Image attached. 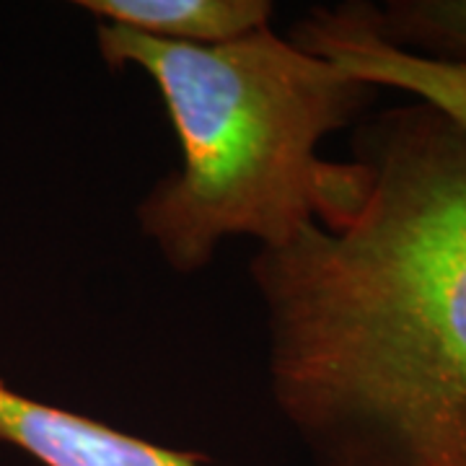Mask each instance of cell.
<instances>
[{
    "label": "cell",
    "instance_id": "277c9868",
    "mask_svg": "<svg viewBox=\"0 0 466 466\" xmlns=\"http://www.w3.org/2000/svg\"><path fill=\"white\" fill-rule=\"evenodd\" d=\"M0 443L39 466H208L195 451L122 433L94 417L39 401L0 381Z\"/></svg>",
    "mask_w": 466,
    "mask_h": 466
},
{
    "label": "cell",
    "instance_id": "7a4b0ae2",
    "mask_svg": "<svg viewBox=\"0 0 466 466\" xmlns=\"http://www.w3.org/2000/svg\"><path fill=\"white\" fill-rule=\"evenodd\" d=\"M96 47L109 67L148 76L182 148V167L135 205L168 269L200 272L228 238L278 249L309 226L342 228L360 208L368 168L327 161L319 146L368 115L373 86L272 26L198 47L96 24Z\"/></svg>",
    "mask_w": 466,
    "mask_h": 466
},
{
    "label": "cell",
    "instance_id": "3957f363",
    "mask_svg": "<svg viewBox=\"0 0 466 466\" xmlns=\"http://www.w3.org/2000/svg\"><path fill=\"white\" fill-rule=\"evenodd\" d=\"M285 36L376 91L410 94L466 130V63L435 60L389 45L376 32L366 0L314 5Z\"/></svg>",
    "mask_w": 466,
    "mask_h": 466
},
{
    "label": "cell",
    "instance_id": "8992f818",
    "mask_svg": "<svg viewBox=\"0 0 466 466\" xmlns=\"http://www.w3.org/2000/svg\"><path fill=\"white\" fill-rule=\"evenodd\" d=\"M370 21L376 32L400 50L466 63V0L370 3Z\"/></svg>",
    "mask_w": 466,
    "mask_h": 466
},
{
    "label": "cell",
    "instance_id": "5b68a950",
    "mask_svg": "<svg viewBox=\"0 0 466 466\" xmlns=\"http://www.w3.org/2000/svg\"><path fill=\"white\" fill-rule=\"evenodd\" d=\"M96 24L179 45H228L269 29V0H81Z\"/></svg>",
    "mask_w": 466,
    "mask_h": 466
},
{
    "label": "cell",
    "instance_id": "6da1fadb",
    "mask_svg": "<svg viewBox=\"0 0 466 466\" xmlns=\"http://www.w3.org/2000/svg\"><path fill=\"white\" fill-rule=\"evenodd\" d=\"M352 158L342 228L251 257L269 400L311 466H466V130L394 104Z\"/></svg>",
    "mask_w": 466,
    "mask_h": 466
}]
</instances>
